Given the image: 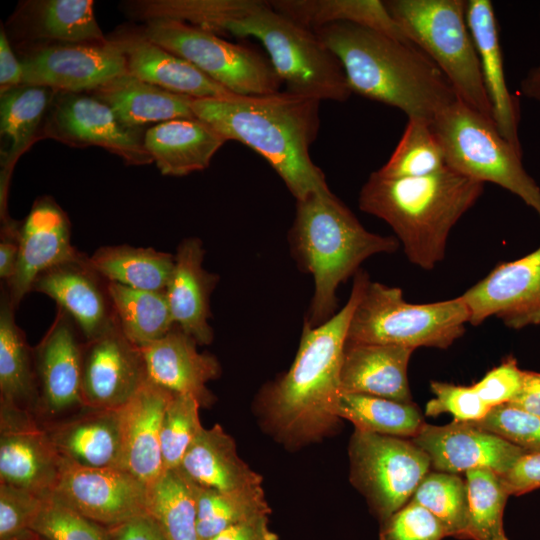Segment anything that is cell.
I'll list each match as a JSON object with an SVG mask.
<instances>
[{"label":"cell","mask_w":540,"mask_h":540,"mask_svg":"<svg viewBox=\"0 0 540 540\" xmlns=\"http://www.w3.org/2000/svg\"><path fill=\"white\" fill-rule=\"evenodd\" d=\"M354 275L346 304L325 323L304 322L299 347L289 370L261 392L259 406L265 425L278 441L298 447L323 439L339 422L335 405L347 331L354 309L369 282Z\"/></svg>","instance_id":"cell-1"},{"label":"cell","mask_w":540,"mask_h":540,"mask_svg":"<svg viewBox=\"0 0 540 540\" xmlns=\"http://www.w3.org/2000/svg\"><path fill=\"white\" fill-rule=\"evenodd\" d=\"M320 102L286 90L193 99L192 111L226 141H238L261 155L297 201L329 188L310 156L319 129Z\"/></svg>","instance_id":"cell-2"},{"label":"cell","mask_w":540,"mask_h":540,"mask_svg":"<svg viewBox=\"0 0 540 540\" xmlns=\"http://www.w3.org/2000/svg\"><path fill=\"white\" fill-rule=\"evenodd\" d=\"M314 32L339 59L352 93L430 123L458 99L439 67L408 39L351 23Z\"/></svg>","instance_id":"cell-3"},{"label":"cell","mask_w":540,"mask_h":540,"mask_svg":"<svg viewBox=\"0 0 540 540\" xmlns=\"http://www.w3.org/2000/svg\"><path fill=\"white\" fill-rule=\"evenodd\" d=\"M483 190L484 183L449 167L406 178H384L375 171L362 186L358 204L393 229L411 263L432 270L444 259L451 229Z\"/></svg>","instance_id":"cell-4"},{"label":"cell","mask_w":540,"mask_h":540,"mask_svg":"<svg viewBox=\"0 0 540 540\" xmlns=\"http://www.w3.org/2000/svg\"><path fill=\"white\" fill-rule=\"evenodd\" d=\"M291 252L300 270L314 279V294L305 318L317 327L334 314L339 285L359 271L367 258L394 253L399 241L366 230L329 188L297 200L289 232Z\"/></svg>","instance_id":"cell-5"},{"label":"cell","mask_w":540,"mask_h":540,"mask_svg":"<svg viewBox=\"0 0 540 540\" xmlns=\"http://www.w3.org/2000/svg\"><path fill=\"white\" fill-rule=\"evenodd\" d=\"M213 33L258 39L289 92L337 102L352 94L336 55L313 30L276 11L268 1L240 0Z\"/></svg>","instance_id":"cell-6"},{"label":"cell","mask_w":540,"mask_h":540,"mask_svg":"<svg viewBox=\"0 0 540 540\" xmlns=\"http://www.w3.org/2000/svg\"><path fill=\"white\" fill-rule=\"evenodd\" d=\"M384 3L405 37L443 72L457 98L492 119L478 54L466 21V1L386 0Z\"/></svg>","instance_id":"cell-7"},{"label":"cell","mask_w":540,"mask_h":540,"mask_svg":"<svg viewBox=\"0 0 540 540\" xmlns=\"http://www.w3.org/2000/svg\"><path fill=\"white\" fill-rule=\"evenodd\" d=\"M469 323L461 297L411 304L402 290L379 282L367 283L352 314L346 342L446 349Z\"/></svg>","instance_id":"cell-8"},{"label":"cell","mask_w":540,"mask_h":540,"mask_svg":"<svg viewBox=\"0 0 540 540\" xmlns=\"http://www.w3.org/2000/svg\"><path fill=\"white\" fill-rule=\"evenodd\" d=\"M431 127L450 169L501 186L540 217V187L524 169L522 155L502 137L492 119L457 99L435 116Z\"/></svg>","instance_id":"cell-9"},{"label":"cell","mask_w":540,"mask_h":540,"mask_svg":"<svg viewBox=\"0 0 540 540\" xmlns=\"http://www.w3.org/2000/svg\"><path fill=\"white\" fill-rule=\"evenodd\" d=\"M143 33L154 43L185 59L209 78L238 95L279 92L281 79L257 51L228 42L185 22L159 18L146 21Z\"/></svg>","instance_id":"cell-10"},{"label":"cell","mask_w":540,"mask_h":540,"mask_svg":"<svg viewBox=\"0 0 540 540\" xmlns=\"http://www.w3.org/2000/svg\"><path fill=\"white\" fill-rule=\"evenodd\" d=\"M348 450L350 481L381 523L410 501L431 467L428 455L407 438L355 429Z\"/></svg>","instance_id":"cell-11"},{"label":"cell","mask_w":540,"mask_h":540,"mask_svg":"<svg viewBox=\"0 0 540 540\" xmlns=\"http://www.w3.org/2000/svg\"><path fill=\"white\" fill-rule=\"evenodd\" d=\"M144 135L143 127L126 125L107 104L88 92H55L41 130V138L72 147L98 146L128 165L153 163Z\"/></svg>","instance_id":"cell-12"},{"label":"cell","mask_w":540,"mask_h":540,"mask_svg":"<svg viewBox=\"0 0 540 540\" xmlns=\"http://www.w3.org/2000/svg\"><path fill=\"white\" fill-rule=\"evenodd\" d=\"M23 84L55 92H92L127 74L126 58L108 38L96 44H42L21 57Z\"/></svg>","instance_id":"cell-13"},{"label":"cell","mask_w":540,"mask_h":540,"mask_svg":"<svg viewBox=\"0 0 540 540\" xmlns=\"http://www.w3.org/2000/svg\"><path fill=\"white\" fill-rule=\"evenodd\" d=\"M53 494L106 528L146 514L147 486L120 468H89L62 459Z\"/></svg>","instance_id":"cell-14"},{"label":"cell","mask_w":540,"mask_h":540,"mask_svg":"<svg viewBox=\"0 0 540 540\" xmlns=\"http://www.w3.org/2000/svg\"><path fill=\"white\" fill-rule=\"evenodd\" d=\"M460 297L474 326L492 316L513 329L540 324V246L499 264Z\"/></svg>","instance_id":"cell-15"},{"label":"cell","mask_w":540,"mask_h":540,"mask_svg":"<svg viewBox=\"0 0 540 540\" xmlns=\"http://www.w3.org/2000/svg\"><path fill=\"white\" fill-rule=\"evenodd\" d=\"M147 381L141 349L125 337L117 322L100 336L84 341L81 373L83 407L119 409Z\"/></svg>","instance_id":"cell-16"},{"label":"cell","mask_w":540,"mask_h":540,"mask_svg":"<svg viewBox=\"0 0 540 540\" xmlns=\"http://www.w3.org/2000/svg\"><path fill=\"white\" fill-rule=\"evenodd\" d=\"M0 484L46 496L57 485L62 458L33 413L0 405Z\"/></svg>","instance_id":"cell-17"},{"label":"cell","mask_w":540,"mask_h":540,"mask_svg":"<svg viewBox=\"0 0 540 540\" xmlns=\"http://www.w3.org/2000/svg\"><path fill=\"white\" fill-rule=\"evenodd\" d=\"M18 245L15 275L5 284L15 310L31 292L38 275L82 255L71 243V224L66 212L49 196L37 198L20 221Z\"/></svg>","instance_id":"cell-18"},{"label":"cell","mask_w":540,"mask_h":540,"mask_svg":"<svg viewBox=\"0 0 540 540\" xmlns=\"http://www.w3.org/2000/svg\"><path fill=\"white\" fill-rule=\"evenodd\" d=\"M411 440L428 455L431 467L452 474L488 468L502 476L527 453L470 421L454 420L442 426L424 423Z\"/></svg>","instance_id":"cell-19"},{"label":"cell","mask_w":540,"mask_h":540,"mask_svg":"<svg viewBox=\"0 0 540 540\" xmlns=\"http://www.w3.org/2000/svg\"><path fill=\"white\" fill-rule=\"evenodd\" d=\"M80 330L58 308L56 317L39 344L33 348L39 390L36 413L56 416L75 407L81 399L82 348ZM81 333V332H80Z\"/></svg>","instance_id":"cell-20"},{"label":"cell","mask_w":540,"mask_h":540,"mask_svg":"<svg viewBox=\"0 0 540 540\" xmlns=\"http://www.w3.org/2000/svg\"><path fill=\"white\" fill-rule=\"evenodd\" d=\"M107 284L82 253L38 275L31 292L53 299L73 319L86 341L105 333L117 322Z\"/></svg>","instance_id":"cell-21"},{"label":"cell","mask_w":540,"mask_h":540,"mask_svg":"<svg viewBox=\"0 0 540 540\" xmlns=\"http://www.w3.org/2000/svg\"><path fill=\"white\" fill-rule=\"evenodd\" d=\"M108 38L122 50L129 74L142 81L193 99L234 94L190 62L151 41L142 30L121 29Z\"/></svg>","instance_id":"cell-22"},{"label":"cell","mask_w":540,"mask_h":540,"mask_svg":"<svg viewBox=\"0 0 540 540\" xmlns=\"http://www.w3.org/2000/svg\"><path fill=\"white\" fill-rule=\"evenodd\" d=\"M197 342L178 326L141 349L148 380L174 394L193 396L209 407L214 396L207 383L218 378L221 366L211 354L197 350Z\"/></svg>","instance_id":"cell-23"},{"label":"cell","mask_w":540,"mask_h":540,"mask_svg":"<svg viewBox=\"0 0 540 540\" xmlns=\"http://www.w3.org/2000/svg\"><path fill=\"white\" fill-rule=\"evenodd\" d=\"M174 393L149 380L119 408L123 469L147 487L163 473L160 432L165 409Z\"/></svg>","instance_id":"cell-24"},{"label":"cell","mask_w":540,"mask_h":540,"mask_svg":"<svg viewBox=\"0 0 540 540\" xmlns=\"http://www.w3.org/2000/svg\"><path fill=\"white\" fill-rule=\"evenodd\" d=\"M466 21L478 54L494 124L502 137L522 155L519 104L507 86L498 25L491 1L467 0Z\"/></svg>","instance_id":"cell-25"},{"label":"cell","mask_w":540,"mask_h":540,"mask_svg":"<svg viewBox=\"0 0 540 540\" xmlns=\"http://www.w3.org/2000/svg\"><path fill=\"white\" fill-rule=\"evenodd\" d=\"M205 251L197 237L183 239L177 247L174 270L166 296L176 326L198 345L211 344L210 296L219 276L203 267Z\"/></svg>","instance_id":"cell-26"},{"label":"cell","mask_w":540,"mask_h":540,"mask_svg":"<svg viewBox=\"0 0 540 540\" xmlns=\"http://www.w3.org/2000/svg\"><path fill=\"white\" fill-rule=\"evenodd\" d=\"M13 35L42 44L105 43L91 0H33L22 2L9 21Z\"/></svg>","instance_id":"cell-27"},{"label":"cell","mask_w":540,"mask_h":540,"mask_svg":"<svg viewBox=\"0 0 540 540\" xmlns=\"http://www.w3.org/2000/svg\"><path fill=\"white\" fill-rule=\"evenodd\" d=\"M413 351L398 345L346 342L340 369L341 393L412 402L407 369Z\"/></svg>","instance_id":"cell-28"},{"label":"cell","mask_w":540,"mask_h":540,"mask_svg":"<svg viewBox=\"0 0 540 540\" xmlns=\"http://www.w3.org/2000/svg\"><path fill=\"white\" fill-rule=\"evenodd\" d=\"M225 138L197 117L158 123L145 131L144 145L163 175L185 176L206 169Z\"/></svg>","instance_id":"cell-29"},{"label":"cell","mask_w":540,"mask_h":540,"mask_svg":"<svg viewBox=\"0 0 540 540\" xmlns=\"http://www.w3.org/2000/svg\"><path fill=\"white\" fill-rule=\"evenodd\" d=\"M48 431L62 459L89 468H119L122 445L119 409L83 407L80 414Z\"/></svg>","instance_id":"cell-30"},{"label":"cell","mask_w":540,"mask_h":540,"mask_svg":"<svg viewBox=\"0 0 540 540\" xmlns=\"http://www.w3.org/2000/svg\"><path fill=\"white\" fill-rule=\"evenodd\" d=\"M55 91L39 85L22 84L1 94V135L9 140L0 175L1 223L12 220L7 211L9 182L18 158L38 139Z\"/></svg>","instance_id":"cell-31"},{"label":"cell","mask_w":540,"mask_h":540,"mask_svg":"<svg viewBox=\"0 0 540 540\" xmlns=\"http://www.w3.org/2000/svg\"><path fill=\"white\" fill-rule=\"evenodd\" d=\"M179 468L197 486L218 491H235L262 483V477L240 458L235 441L219 424L202 429Z\"/></svg>","instance_id":"cell-32"},{"label":"cell","mask_w":540,"mask_h":540,"mask_svg":"<svg viewBox=\"0 0 540 540\" xmlns=\"http://www.w3.org/2000/svg\"><path fill=\"white\" fill-rule=\"evenodd\" d=\"M88 93L107 104L123 123L132 127L195 117L193 98L172 93L129 73Z\"/></svg>","instance_id":"cell-33"},{"label":"cell","mask_w":540,"mask_h":540,"mask_svg":"<svg viewBox=\"0 0 540 540\" xmlns=\"http://www.w3.org/2000/svg\"><path fill=\"white\" fill-rule=\"evenodd\" d=\"M7 287L0 298V401L1 405L36 413L39 390L33 348L18 327Z\"/></svg>","instance_id":"cell-34"},{"label":"cell","mask_w":540,"mask_h":540,"mask_svg":"<svg viewBox=\"0 0 540 540\" xmlns=\"http://www.w3.org/2000/svg\"><path fill=\"white\" fill-rule=\"evenodd\" d=\"M89 261L108 282L138 290L166 292L174 270L175 254L120 244L99 247Z\"/></svg>","instance_id":"cell-35"},{"label":"cell","mask_w":540,"mask_h":540,"mask_svg":"<svg viewBox=\"0 0 540 540\" xmlns=\"http://www.w3.org/2000/svg\"><path fill=\"white\" fill-rule=\"evenodd\" d=\"M269 4L278 12L316 30L333 23H351L407 39L384 1L380 0H273Z\"/></svg>","instance_id":"cell-36"},{"label":"cell","mask_w":540,"mask_h":540,"mask_svg":"<svg viewBox=\"0 0 540 540\" xmlns=\"http://www.w3.org/2000/svg\"><path fill=\"white\" fill-rule=\"evenodd\" d=\"M146 514L165 540H200L197 486L180 468L164 471L147 487Z\"/></svg>","instance_id":"cell-37"},{"label":"cell","mask_w":540,"mask_h":540,"mask_svg":"<svg viewBox=\"0 0 540 540\" xmlns=\"http://www.w3.org/2000/svg\"><path fill=\"white\" fill-rule=\"evenodd\" d=\"M117 323L125 337L139 348L164 337L175 326L165 292L138 290L108 282Z\"/></svg>","instance_id":"cell-38"},{"label":"cell","mask_w":540,"mask_h":540,"mask_svg":"<svg viewBox=\"0 0 540 540\" xmlns=\"http://www.w3.org/2000/svg\"><path fill=\"white\" fill-rule=\"evenodd\" d=\"M335 414L339 419L353 423L356 430L401 438H413L424 424L412 402L365 394L341 393Z\"/></svg>","instance_id":"cell-39"},{"label":"cell","mask_w":540,"mask_h":540,"mask_svg":"<svg viewBox=\"0 0 540 540\" xmlns=\"http://www.w3.org/2000/svg\"><path fill=\"white\" fill-rule=\"evenodd\" d=\"M270 511L262 485L235 491L197 486V530L200 540H209L234 524L257 515H269Z\"/></svg>","instance_id":"cell-40"},{"label":"cell","mask_w":540,"mask_h":540,"mask_svg":"<svg viewBox=\"0 0 540 540\" xmlns=\"http://www.w3.org/2000/svg\"><path fill=\"white\" fill-rule=\"evenodd\" d=\"M468 490L466 540H508L503 515L509 493L501 476L488 468L465 472Z\"/></svg>","instance_id":"cell-41"},{"label":"cell","mask_w":540,"mask_h":540,"mask_svg":"<svg viewBox=\"0 0 540 540\" xmlns=\"http://www.w3.org/2000/svg\"><path fill=\"white\" fill-rule=\"evenodd\" d=\"M447 166L442 145L431 123L419 118L408 122L388 161L376 172L384 178L421 177Z\"/></svg>","instance_id":"cell-42"},{"label":"cell","mask_w":540,"mask_h":540,"mask_svg":"<svg viewBox=\"0 0 540 540\" xmlns=\"http://www.w3.org/2000/svg\"><path fill=\"white\" fill-rule=\"evenodd\" d=\"M431 512L443 525L447 537L466 540L468 490L456 474L428 472L410 499Z\"/></svg>","instance_id":"cell-43"},{"label":"cell","mask_w":540,"mask_h":540,"mask_svg":"<svg viewBox=\"0 0 540 540\" xmlns=\"http://www.w3.org/2000/svg\"><path fill=\"white\" fill-rule=\"evenodd\" d=\"M200 403L190 395L173 394L161 424L160 444L164 471L179 468L181 461L203 427Z\"/></svg>","instance_id":"cell-44"},{"label":"cell","mask_w":540,"mask_h":540,"mask_svg":"<svg viewBox=\"0 0 540 540\" xmlns=\"http://www.w3.org/2000/svg\"><path fill=\"white\" fill-rule=\"evenodd\" d=\"M32 529L47 540H109L106 527L83 516L53 493L44 497Z\"/></svg>","instance_id":"cell-45"},{"label":"cell","mask_w":540,"mask_h":540,"mask_svg":"<svg viewBox=\"0 0 540 540\" xmlns=\"http://www.w3.org/2000/svg\"><path fill=\"white\" fill-rule=\"evenodd\" d=\"M470 422L527 453L540 452V417L537 415L511 404H503L491 408L484 418Z\"/></svg>","instance_id":"cell-46"},{"label":"cell","mask_w":540,"mask_h":540,"mask_svg":"<svg viewBox=\"0 0 540 540\" xmlns=\"http://www.w3.org/2000/svg\"><path fill=\"white\" fill-rule=\"evenodd\" d=\"M45 496L0 484V540H30Z\"/></svg>","instance_id":"cell-47"},{"label":"cell","mask_w":540,"mask_h":540,"mask_svg":"<svg viewBox=\"0 0 540 540\" xmlns=\"http://www.w3.org/2000/svg\"><path fill=\"white\" fill-rule=\"evenodd\" d=\"M443 525L420 504L410 500L382 523L379 540H442Z\"/></svg>","instance_id":"cell-48"},{"label":"cell","mask_w":540,"mask_h":540,"mask_svg":"<svg viewBox=\"0 0 540 540\" xmlns=\"http://www.w3.org/2000/svg\"><path fill=\"white\" fill-rule=\"evenodd\" d=\"M430 388L435 397L426 404L427 416L450 413L454 416V420L478 421L490 411L473 386L432 381Z\"/></svg>","instance_id":"cell-49"},{"label":"cell","mask_w":540,"mask_h":540,"mask_svg":"<svg viewBox=\"0 0 540 540\" xmlns=\"http://www.w3.org/2000/svg\"><path fill=\"white\" fill-rule=\"evenodd\" d=\"M523 378L524 370L518 367L515 358L508 357L472 386L491 409L512 401L522 387Z\"/></svg>","instance_id":"cell-50"},{"label":"cell","mask_w":540,"mask_h":540,"mask_svg":"<svg viewBox=\"0 0 540 540\" xmlns=\"http://www.w3.org/2000/svg\"><path fill=\"white\" fill-rule=\"evenodd\" d=\"M509 495H522L540 488V452L525 453L501 476Z\"/></svg>","instance_id":"cell-51"},{"label":"cell","mask_w":540,"mask_h":540,"mask_svg":"<svg viewBox=\"0 0 540 540\" xmlns=\"http://www.w3.org/2000/svg\"><path fill=\"white\" fill-rule=\"evenodd\" d=\"M209 540H278L270 529L268 515H257L234 524Z\"/></svg>","instance_id":"cell-52"},{"label":"cell","mask_w":540,"mask_h":540,"mask_svg":"<svg viewBox=\"0 0 540 540\" xmlns=\"http://www.w3.org/2000/svg\"><path fill=\"white\" fill-rule=\"evenodd\" d=\"M107 531L109 540H165L155 522L147 514L107 528Z\"/></svg>","instance_id":"cell-53"},{"label":"cell","mask_w":540,"mask_h":540,"mask_svg":"<svg viewBox=\"0 0 540 540\" xmlns=\"http://www.w3.org/2000/svg\"><path fill=\"white\" fill-rule=\"evenodd\" d=\"M23 84L22 65L16 57L4 28L0 31L1 94Z\"/></svg>","instance_id":"cell-54"},{"label":"cell","mask_w":540,"mask_h":540,"mask_svg":"<svg viewBox=\"0 0 540 540\" xmlns=\"http://www.w3.org/2000/svg\"><path fill=\"white\" fill-rule=\"evenodd\" d=\"M511 404L540 417V373L524 370L522 387Z\"/></svg>","instance_id":"cell-55"},{"label":"cell","mask_w":540,"mask_h":540,"mask_svg":"<svg viewBox=\"0 0 540 540\" xmlns=\"http://www.w3.org/2000/svg\"><path fill=\"white\" fill-rule=\"evenodd\" d=\"M18 232L1 233L0 277L5 281V284L13 278L16 272L19 253Z\"/></svg>","instance_id":"cell-56"},{"label":"cell","mask_w":540,"mask_h":540,"mask_svg":"<svg viewBox=\"0 0 540 540\" xmlns=\"http://www.w3.org/2000/svg\"><path fill=\"white\" fill-rule=\"evenodd\" d=\"M520 91L526 98L540 104V61L534 67L530 68L522 78Z\"/></svg>","instance_id":"cell-57"},{"label":"cell","mask_w":540,"mask_h":540,"mask_svg":"<svg viewBox=\"0 0 540 540\" xmlns=\"http://www.w3.org/2000/svg\"><path fill=\"white\" fill-rule=\"evenodd\" d=\"M30 540H47L45 539L44 537H42L40 534H37L34 538L30 539Z\"/></svg>","instance_id":"cell-58"}]
</instances>
